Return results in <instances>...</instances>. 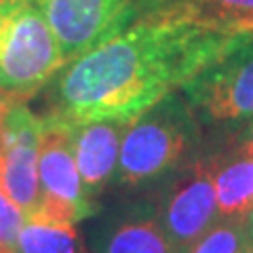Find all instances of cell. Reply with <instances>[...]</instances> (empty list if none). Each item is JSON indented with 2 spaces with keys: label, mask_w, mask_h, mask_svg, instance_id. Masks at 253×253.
<instances>
[{
  "label": "cell",
  "mask_w": 253,
  "mask_h": 253,
  "mask_svg": "<svg viewBox=\"0 0 253 253\" xmlns=\"http://www.w3.org/2000/svg\"><path fill=\"white\" fill-rule=\"evenodd\" d=\"M23 221L26 213L0 190V253L13 251Z\"/></svg>",
  "instance_id": "9a60e30c"
},
{
  "label": "cell",
  "mask_w": 253,
  "mask_h": 253,
  "mask_svg": "<svg viewBox=\"0 0 253 253\" xmlns=\"http://www.w3.org/2000/svg\"><path fill=\"white\" fill-rule=\"evenodd\" d=\"M0 123H2V121H0Z\"/></svg>",
  "instance_id": "7402d4cb"
},
{
  "label": "cell",
  "mask_w": 253,
  "mask_h": 253,
  "mask_svg": "<svg viewBox=\"0 0 253 253\" xmlns=\"http://www.w3.org/2000/svg\"><path fill=\"white\" fill-rule=\"evenodd\" d=\"M199 141V118L175 91L135 116L126 126L116 181L137 188L184 167Z\"/></svg>",
  "instance_id": "7a4b0ae2"
},
{
  "label": "cell",
  "mask_w": 253,
  "mask_h": 253,
  "mask_svg": "<svg viewBox=\"0 0 253 253\" xmlns=\"http://www.w3.org/2000/svg\"><path fill=\"white\" fill-rule=\"evenodd\" d=\"M95 253H179L158 221L156 209L135 207L110 217L93 239Z\"/></svg>",
  "instance_id": "30bf717a"
},
{
  "label": "cell",
  "mask_w": 253,
  "mask_h": 253,
  "mask_svg": "<svg viewBox=\"0 0 253 253\" xmlns=\"http://www.w3.org/2000/svg\"><path fill=\"white\" fill-rule=\"evenodd\" d=\"M66 66L36 0L0 2V89L11 101L36 95Z\"/></svg>",
  "instance_id": "3957f363"
},
{
  "label": "cell",
  "mask_w": 253,
  "mask_h": 253,
  "mask_svg": "<svg viewBox=\"0 0 253 253\" xmlns=\"http://www.w3.org/2000/svg\"><path fill=\"white\" fill-rule=\"evenodd\" d=\"M129 123L131 121H118V118L68 123L70 133H72L74 161L81 173L84 192L89 194L91 201L116 175L123 135Z\"/></svg>",
  "instance_id": "9c48e42d"
},
{
  "label": "cell",
  "mask_w": 253,
  "mask_h": 253,
  "mask_svg": "<svg viewBox=\"0 0 253 253\" xmlns=\"http://www.w3.org/2000/svg\"><path fill=\"white\" fill-rule=\"evenodd\" d=\"M247 34L188 17L146 19L76 57L55 83L59 121H133L175 93Z\"/></svg>",
  "instance_id": "6da1fadb"
},
{
  "label": "cell",
  "mask_w": 253,
  "mask_h": 253,
  "mask_svg": "<svg viewBox=\"0 0 253 253\" xmlns=\"http://www.w3.org/2000/svg\"><path fill=\"white\" fill-rule=\"evenodd\" d=\"M51 26L66 66L135 26L146 0H36Z\"/></svg>",
  "instance_id": "5b68a950"
},
{
  "label": "cell",
  "mask_w": 253,
  "mask_h": 253,
  "mask_svg": "<svg viewBox=\"0 0 253 253\" xmlns=\"http://www.w3.org/2000/svg\"><path fill=\"white\" fill-rule=\"evenodd\" d=\"M4 253H13V251H4Z\"/></svg>",
  "instance_id": "44dd1931"
},
{
  "label": "cell",
  "mask_w": 253,
  "mask_h": 253,
  "mask_svg": "<svg viewBox=\"0 0 253 253\" xmlns=\"http://www.w3.org/2000/svg\"><path fill=\"white\" fill-rule=\"evenodd\" d=\"M13 253H84V247L72 224L32 213L23 221Z\"/></svg>",
  "instance_id": "7c38bea8"
},
{
  "label": "cell",
  "mask_w": 253,
  "mask_h": 253,
  "mask_svg": "<svg viewBox=\"0 0 253 253\" xmlns=\"http://www.w3.org/2000/svg\"><path fill=\"white\" fill-rule=\"evenodd\" d=\"M175 17L234 34H253V0H181Z\"/></svg>",
  "instance_id": "4fadbf2b"
},
{
  "label": "cell",
  "mask_w": 253,
  "mask_h": 253,
  "mask_svg": "<svg viewBox=\"0 0 253 253\" xmlns=\"http://www.w3.org/2000/svg\"><path fill=\"white\" fill-rule=\"evenodd\" d=\"M239 139H243L245 144L253 146V121H249V123H247V126L243 129V133H241V137H239Z\"/></svg>",
  "instance_id": "e0dca14e"
},
{
  "label": "cell",
  "mask_w": 253,
  "mask_h": 253,
  "mask_svg": "<svg viewBox=\"0 0 253 253\" xmlns=\"http://www.w3.org/2000/svg\"><path fill=\"white\" fill-rule=\"evenodd\" d=\"M0 2H13V0H0Z\"/></svg>",
  "instance_id": "d6986e66"
},
{
  "label": "cell",
  "mask_w": 253,
  "mask_h": 253,
  "mask_svg": "<svg viewBox=\"0 0 253 253\" xmlns=\"http://www.w3.org/2000/svg\"><path fill=\"white\" fill-rule=\"evenodd\" d=\"M41 156H38V179H41V205L34 213L61 224H76L95 211L93 201L84 192L78 173L72 133L66 121L42 116Z\"/></svg>",
  "instance_id": "8992f818"
},
{
  "label": "cell",
  "mask_w": 253,
  "mask_h": 253,
  "mask_svg": "<svg viewBox=\"0 0 253 253\" xmlns=\"http://www.w3.org/2000/svg\"><path fill=\"white\" fill-rule=\"evenodd\" d=\"M217 211L215 186L205 158L173 171L156 205L158 221L179 253L215 224Z\"/></svg>",
  "instance_id": "52a82bcc"
},
{
  "label": "cell",
  "mask_w": 253,
  "mask_h": 253,
  "mask_svg": "<svg viewBox=\"0 0 253 253\" xmlns=\"http://www.w3.org/2000/svg\"><path fill=\"white\" fill-rule=\"evenodd\" d=\"M247 253H253V247H251V249H249V251H247Z\"/></svg>",
  "instance_id": "ffe728a7"
},
{
  "label": "cell",
  "mask_w": 253,
  "mask_h": 253,
  "mask_svg": "<svg viewBox=\"0 0 253 253\" xmlns=\"http://www.w3.org/2000/svg\"><path fill=\"white\" fill-rule=\"evenodd\" d=\"M44 118L36 116L26 101L13 104L0 123V190L32 215L41 205V156Z\"/></svg>",
  "instance_id": "ba28073f"
},
{
  "label": "cell",
  "mask_w": 253,
  "mask_h": 253,
  "mask_svg": "<svg viewBox=\"0 0 253 253\" xmlns=\"http://www.w3.org/2000/svg\"><path fill=\"white\" fill-rule=\"evenodd\" d=\"M245 219H247V230H249V239L253 243V213H249V215H245Z\"/></svg>",
  "instance_id": "ac0fdd59"
},
{
  "label": "cell",
  "mask_w": 253,
  "mask_h": 253,
  "mask_svg": "<svg viewBox=\"0 0 253 253\" xmlns=\"http://www.w3.org/2000/svg\"><path fill=\"white\" fill-rule=\"evenodd\" d=\"M213 177L217 209L224 217L253 213V146L239 139L224 152L205 158Z\"/></svg>",
  "instance_id": "8fae6325"
},
{
  "label": "cell",
  "mask_w": 253,
  "mask_h": 253,
  "mask_svg": "<svg viewBox=\"0 0 253 253\" xmlns=\"http://www.w3.org/2000/svg\"><path fill=\"white\" fill-rule=\"evenodd\" d=\"M13 104H15V101H11L9 97H6V93L0 89V121H2V116L6 114V110H9Z\"/></svg>",
  "instance_id": "2e32d148"
},
{
  "label": "cell",
  "mask_w": 253,
  "mask_h": 253,
  "mask_svg": "<svg viewBox=\"0 0 253 253\" xmlns=\"http://www.w3.org/2000/svg\"><path fill=\"white\" fill-rule=\"evenodd\" d=\"M181 91L199 123L253 121V34L230 44Z\"/></svg>",
  "instance_id": "277c9868"
},
{
  "label": "cell",
  "mask_w": 253,
  "mask_h": 253,
  "mask_svg": "<svg viewBox=\"0 0 253 253\" xmlns=\"http://www.w3.org/2000/svg\"><path fill=\"white\" fill-rule=\"evenodd\" d=\"M253 247L245 217L217 219L201 239L181 253H247Z\"/></svg>",
  "instance_id": "5bb4252c"
}]
</instances>
